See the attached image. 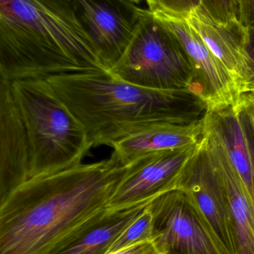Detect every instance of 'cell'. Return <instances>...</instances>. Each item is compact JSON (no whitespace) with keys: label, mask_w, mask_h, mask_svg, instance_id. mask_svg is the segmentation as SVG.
<instances>
[{"label":"cell","mask_w":254,"mask_h":254,"mask_svg":"<svg viewBox=\"0 0 254 254\" xmlns=\"http://www.w3.org/2000/svg\"><path fill=\"white\" fill-rule=\"evenodd\" d=\"M76 15L107 71L129 45L143 8L132 0H73Z\"/></svg>","instance_id":"8"},{"label":"cell","mask_w":254,"mask_h":254,"mask_svg":"<svg viewBox=\"0 0 254 254\" xmlns=\"http://www.w3.org/2000/svg\"><path fill=\"white\" fill-rule=\"evenodd\" d=\"M242 106H243V113L245 116L249 119V123L253 128L254 131V104L249 102L246 100L241 98Z\"/></svg>","instance_id":"22"},{"label":"cell","mask_w":254,"mask_h":254,"mask_svg":"<svg viewBox=\"0 0 254 254\" xmlns=\"http://www.w3.org/2000/svg\"><path fill=\"white\" fill-rule=\"evenodd\" d=\"M150 240H153V219L148 204L138 217L113 242L108 254Z\"/></svg>","instance_id":"17"},{"label":"cell","mask_w":254,"mask_h":254,"mask_svg":"<svg viewBox=\"0 0 254 254\" xmlns=\"http://www.w3.org/2000/svg\"><path fill=\"white\" fill-rule=\"evenodd\" d=\"M108 71L140 87L189 91L204 101L196 73L184 49L172 31L149 9L142 10L129 45Z\"/></svg>","instance_id":"5"},{"label":"cell","mask_w":254,"mask_h":254,"mask_svg":"<svg viewBox=\"0 0 254 254\" xmlns=\"http://www.w3.org/2000/svg\"><path fill=\"white\" fill-rule=\"evenodd\" d=\"M84 125L92 147L115 142L163 122L197 120L206 104L186 90H155L108 71L45 79Z\"/></svg>","instance_id":"3"},{"label":"cell","mask_w":254,"mask_h":254,"mask_svg":"<svg viewBox=\"0 0 254 254\" xmlns=\"http://www.w3.org/2000/svg\"><path fill=\"white\" fill-rule=\"evenodd\" d=\"M29 180V146L11 81L0 79V201Z\"/></svg>","instance_id":"11"},{"label":"cell","mask_w":254,"mask_h":254,"mask_svg":"<svg viewBox=\"0 0 254 254\" xmlns=\"http://www.w3.org/2000/svg\"><path fill=\"white\" fill-rule=\"evenodd\" d=\"M248 52H249V57L252 61V71H253V76H254V33H249V43H248Z\"/></svg>","instance_id":"24"},{"label":"cell","mask_w":254,"mask_h":254,"mask_svg":"<svg viewBox=\"0 0 254 254\" xmlns=\"http://www.w3.org/2000/svg\"><path fill=\"white\" fill-rule=\"evenodd\" d=\"M243 99L246 100V101H249V102L252 103V104H254V100H249V99H246V98H242Z\"/></svg>","instance_id":"26"},{"label":"cell","mask_w":254,"mask_h":254,"mask_svg":"<svg viewBox=\"0 0 254 254\" xmlns=\"http://www.w3.org/2000/svg\"><path fill=\"white\" fill-rule=\"evenodd\" d=\"M208 222L228 254H237V240L228 197L202 137L183 169L178 189Z\"/></svg>","instance_id":"9"},{"label":"cell","mask_w":254,"mask_h":254,"mask_svg":"<svg viewBox=\"0 0 254 254\" xmlns=\"http://www.w3.org/2000/svg\"><path fill=\"white\" fill-rule=\"evenodd\" d=\"M153 241L164 254H228L184 192L174 190L149 204Z\"/></svg>","instance_id":"6"},{"label":"cell","mask_w":254,"mask_h":254,"mask_svg":"<svg viewBox=\"0 0 254 254\" xmlns=\"http://www.w3.org/2000/svg\"><path fill=\"white\" fill-rule=\"evenodd\" d=\"M153 13L172 31L192 63L202 89L206 110L240 104V86L186 19Z\"/></svg>","instance_id":"10"},{"label":"cell","mask_w":254,"mask_h":254,"mask_svg":"<svg viewBox=\"0 0 254 254\" xmlns=\"http://www.w3.org/2000/svg\"><path fill=\"white\" fill-rule=\"evenodd\" d=\"M242 98L254 100V76L251 77L243 86L242 90Z\"/></svg>","instance_id":"23"},{"label":"cell","mask_w":254,"mask_h":254,"mask_svg":"<svg viewBox=\"0 0 254 254\" xmlns=\"http://www.w3.org/2000/svg\"><path fill=\"white\" fill-rule=\"evenodd\" d=\"M108 254H164L157 247L153 240L139 243Z\"/></svg>","instance_id":"21"},{"label":"cell","mask_w":254,"mask_h":254,"mask_svg":"<svg viewBox=\"0 0 254 254\" xmlns=\"http://www.w3.org/2000/svg\"><path fill=\"white\" fill-rule=\"evenodd\" d=\"M201 141L177 149L152 152L126 166L109 201L108 210L146 206L163 194L178 189L183 169Z\"/></svg>","instance_id":"7"},{"label":"cell","mask_w":254,"mask_h":254,"mask_svg":"<svg viewBox=\"0 0 254 254\" xmlns=\"http://www.w3.org/2000/svg\"><path fill=\"white\" fill-rule=\"evenodd\" d=\"M204 116L192 122H163L130 134L111 147L124 166L152 152L197 144L204 135Z\"/></svg>","instance_id":"14"},{"label":"cell","mask_w":254,"mask_h":254,"mask_svg":"<svg viewBox=\"0 0 254 254\" xmlns=\"http://www.w3.org/2000/svg\"><path fill=\"white\" fill-rule=\"evenodd\" d=\"M133 1H134V2L138 3L139 1H141V0H132ZM146 1V0H145Z\"/></svg>","instance_id":"27"},{"label":"cell","mask_w":254,"mask_h":254,"mask_svg":"<svg viewBox=\"0 0 254 254\" xmlns=\"http://www.w3.org/2000/svg\"><path fill=\"white\" fill-rule=\"evenodd\" d=\"M242 103L207 110L204 125L214 133L226 149L233 165L246 184L254 200L252 148L243 124Z\"/></svg>","instance_id":"15"},{"label":"cell","mask_w":254,"mask_h":254,"mask_svg":"<svg viewBox=\"0 0 254 254\" xmlns=\"http://www.w3.org/2000/svg\"><path fill=\"white\" fill-rule=\"evenodd\" d=\"M152 12H161L170 16L187 19L201 5V0H146Z\"/></svg>","instance_id":"19"},{"label":"cell","mask_w":254,"mask_h":254,"mask_svg":"<svg viewBox=\"0 0 254 254\" xmlns=\"http://www.w3.org/2000/svg\"><path fill=\"white\" fill-rule=\"evenodd\" d=\"M252 157H253V165H254V151L252 149Z\"/></svg>","instance_id":"25"},{"label":"cell","mask_w":254,"mask_h":254,"mask_svg":"<svg viewBox=\"0 0 254 254\" xmlns=\"http://www.w3.org/2000/svg\"><path fill=\"white\" fill-rule=\"evenodd\" d=\"M29 146V179L82 164L92 147L80 121L45 79L11 81Z\"/></svg>","instance_id":"4"},{"label":"cell","mask_w":254,"mask_h":254,"mask_svg":"<svg viewBox=\"0 0 254 254\" xmlns=\"http://www.w3.org/2000/svg\"><path fill=\"white\" fill-rule=\"evenodd\" d=\"M126 170L108 159L22 184L0 201V254H58L104 217Z\"/></svg>","instance_id":"1"},{"label":"cell","mask_w":254,"mask_h":254,"mask_svg":"<svg viewBox=\"0 0 254 254\" xmlns=\"http://www.w3.org/2000/svg\"><path fill=\"white\" fill-rule=\"evenodd\" d=\"M107 71L73 0H0V79Z\"/></svg>","instance_id":"2"},{"label":"cell","mask_w":254,"mask_h":254,"mask_svg":"<svg viewBox=\"0 0 254 254\" xmlns=\"http://www.w3.org/2000/svg\"><path fill=\"white\" fill-rule=\"evenodd\" d=\"M204 141L228 197L237 254H254V200L219 138L210 130L206 129Z\"/></svg>","instance_id":"12"},{"label":"cell","mask_w":254,"mask_h":254,"mask_svg":"<svg viewBox=\"0 0 254 254\" xmlns=\"http://www.w3.org/2000/svg\"><path fill=\"white\" fill-rule=\"evenodd\" d=\"M240 22L249 33H254V0H238Z\"/></svg>","instance_id":"20"},{"label":"cell","mask_w":254,"mask_h":254,"mask_svg":"<svg viewBox=\"0 0 254 254\" xmlns=\"http://www.w3.org/2000/svg\"><path fill=\"white\" fill-rule=\"evenodd\" d=\"M146 206L117 211L108 210L98 223L58 254H108L113 242L138 217Z\"/></svg>","instance_id":"16"},{"label":"cell","mask_w":254,"mask_h":254,"mask_svg":"<svg viewBox=\"0 0 254 254\" xmlns=\"http://www.w3.org/2000/svg\"><path fill=\"white\" fill-rule=\"evenodd\" d=\"M200 8L211 20L220 25L240 22L238 0H201Z\"/></svg>","instance_id":"18"},{"label":"cell","mask_w":254,"mask_h":254,"mask_svg":"<svg viewBox=\"0 0 254 254\" xmlns=\"http://www.w3.org/2000/svg\"><path fill=\"white\" fill-rule=\"evenodd\" d=\"M206 46L222 63L243 90L253 76L248 52L249 32L240 22L229 25L216 23L198 7L186 19Z\"/></svg>","instance_id":"13"}]
</instances>
